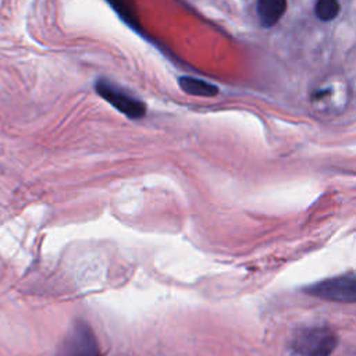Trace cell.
Here are the masks:
<instances>
[{
    "label": "cell",
    "mask_w": 356,
    "mask_h": 356,
    "mask_svg": "<svg viewBox=\"0 0 356 356\" xmlns=\"http://www.w3.org/2000/svg\"><path fill=\"white\" fill-rule=\"evenodd\" d=\"M338 338L328 327H306L295 332L291 339V349L298 356H330Z\"/></svg>",
    "instance_id": "cell-1"
},
{
    "label": "cell",
    "mask_w": 356,
    "mask_h": 356,
    "mask_svg": "<svg viewBox=\"0 0 356 356\" xmlns=\"http://www.w3.org/2000/svg\"><path fill=\"white\" fill-rule=\"evenodd\" d=\"M57 356H102L90 325L75 321L60 342Z\"/></svg>",
    "instance_id": "cell-2"
},
{
    "label": "cell",
    "mask_w": 356,
    "mask_h": 356,
    "mask_svg": "<svg viewBox=\"0 0 356 356\" xmlns=\"http://www.w3.org/2000/svg\"><path fill=\"white\" fill-rule=\"evenodd\" d=\"M305 292L310 296H316L330 302L355 303L356 300V278L355 273H346L338 277H332L305 288Z\"/></svg>",
    "instance_id": "cell-3"
},
{
    "label": "cell",
    "mask_w": 356,
    "mask_h": 356,
    "mask_svg": "<svg viewBox=\"0 0 356 356\" xmlns=\"http://www.w3.org/2000/svg\"><path fill=\"white\" fill-rule=\"evenodd\" d=\"M96 92L111 106H114L120 113L131 120H139L146 114V106L140 100L129 96L110 82L97 81Z\"/></svg>",
    "instance_id": "cell-4"
},
{
    "label": "cell",
    "mask_w": 356,
    "mask_h": 356,
    "mask_svg": "<svg viewBox=\"0 0 356 356\" xmlns=\"http://www.w3.org/2000/svg\"><path fill=\"white\" fill-rule=\"evenodd\" d=\"M286 10V0H259L257 15L263 26H274Z\"/></svg>",
    "instance_id": "cell-5"
},
{
    "label": "cell",
    "mask_w": 356,
    "mask_h": 356,
    "mask_svg": "<svg viewBox=\"0 0 356 356\" xmlns=\"http://www.w3.org/2000/svg\"><path fill=\"white\" fill-rule=\"evenodd\" d=\"M179 88L192 96H202V97H213L218 95V88L210 82L203 79H197L193 76H181L178 79Z\"/></svg>",
    "instance_id": "cell-6"
},
{
    "label": "cell",
    "mask_w": 356,
    "mask_h": 356,
    "mask_svg": "<svg viewBox=\"0 0 356 356\" xmlns=\"http://www.w3.org/2000/svg\"><path fill=\"white\" fill-rule=\"evenodd\" d=\"M114 10L134 28H138V18L132 0H107Z\"/></svg>",
    "instance_id": "cell-7"
},
{
    "label": "cell",
    "mask_w": 356,
    "mask_h": 356,
    "mask_svg": "<svg viewBox=\"0 0 356 356\" xmlns=\"http://www.w3.org/2000/svg\"><path fill=\"white\" fill-rule=\"evenodd\" d=\"M339 13L338 0H317L316 3V15L321 21H331Z\"/></svg>",
    "instance_id": "cell-8"
}]
</instances>
